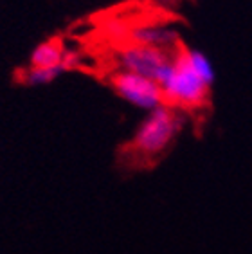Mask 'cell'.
<instances>
[{"label": "cell", "mask_w": 252, "mask_h": 254, "mask_svg": "<svg viewBox=\"0 0 252 254\" xmlns=\"http://www.w3.org/2000/svg\"><path fill=\"white\" fill-rule=\"evenodd\" d=\"M186 121L184 114L164 105L150 110L133 135L116 148L117 171L131 175L155 170L175 146Z\"/></svg>", "instance_id": "7a4b0ae2"}, {"label": "cell", "mask_w": 252, "mask_h": 254, "mask_svg": "<svg viewBox=\"0 0 252 254\" xmlns=\"http://www.w3.org/2000/svg\"><path fill=\"white\" fill-rule=\"evenodd\" d=\"M79 65V54L67 49V44L62 36L40 42L29 54V64L20 72V83L27 87L47 85L62 76L67 70H72Z\"/></svg>", "instance_id": "3957f363"}, {"label": "cell", "mask_w": 252, "mask_h": 254, "mask_svg": "<svg viewBox=\"0 0 252 254\" xmlns=\"http://www.w3.org/2000/svg\"><path fill=\"white\" fill-rule=\"evenodd\" d=\"M105 83L112 88V92L116 96H119L133 107L153 110V108L164 105L162 87L153 79L141 76L137 72L114 68V70H108Z\"/></svg>", "instance_id": "277c9868"}, {"label": "cell", "mask_w": 252, "mask_h": 254, "mask_svg": "<svg viewBox=\"0 0 252 254\" xmlns=\"http://www.w3.org/2000/svg\"><path fill=\"white\" fill-rule=\"evenodd\" d=\"M157 4H160V5H164V7H177V5L180 4V0H155Z\"/></svg>", "instance_id": "5b68a950"}, {"label": "cell", "mask_w": 252, "mask_h": 254, "mask_svg": "<svg viewBox=\"0 0 252 254\" xmlns=\"http://www.w3.org/2000/svg\"><path fill=\"white\" fill-rule=\"evenodd\" d=\"M213 68L200 53L180 42L162 81L164 107L175 108L202 130L213 112Z\"/></svg>", "instance_id": "6da1fadb"}]
</instances>
